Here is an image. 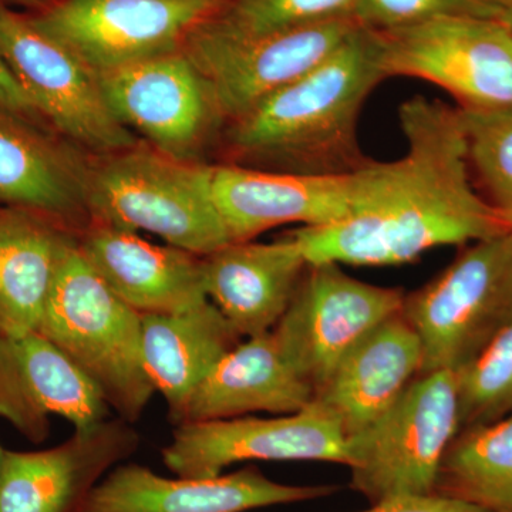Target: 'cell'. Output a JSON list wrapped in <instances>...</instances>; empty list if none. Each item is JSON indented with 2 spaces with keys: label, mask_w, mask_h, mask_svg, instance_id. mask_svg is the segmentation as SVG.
I'll return each mask as SVG.
<instances>
[{
  "label": "cell",
  "mask_w": 512,
  "mask_h": 512,
  "mask_svg": "<svg viewBox=\"0 0 512 512\" xmlns=\"http://www.w3.org/2000/svg\"><path fill=\"white\" fill-rule=\"evenodd\" d=\"M399 123L406 154L394 161L392 183L375 207L289 232L309 264L404 265L431 249L512 232L474 184L458 107L416 96L400 106Z\"/></svg>",
  "instance_id": "6da1fadb"
},
{
  "label": "cell",
  "mask_w": 512,
  "mask_h": 512,
  "mask_svg": "<svg viewBox=\"0 0 512 512\" xmlns=\"http://www.w3.org/2000/svg\"><path fill=\"white\" fill-rule=\"evenodd\" d=\"M383 80L379 33L359 25L311 72L227 123L222 164L318 177L363 170L373 160L360 147L357 124Z\"/></svg>",
  "instance_id": "7a4b0ae2"
},
{
  "label": "cell",
  "mask_w": 512,
  "mask_h": 512,
  "mask_svg": "<svg viewBox=\"0 0 512 512\" xmlns=\"http://www.w3.org/2000/svg\"><path fill=\"white\" fill-rule=\"evenodd\" d=\"M214 165L137 146L89 161L92 222L150 232L168 245L207 256L229 244L212 185Z\"/></svg>",
  "instance_id": "3957f363"
},
{
  "label": "cell",
  "mask_w": 512,
  "mask_h": 512,
  "mask_svg": "<svg viewBox=\"0 0 512 512\" xmlns=\"http://www.w3.org/2000/svg\"><path fill=\"white\" fill-rule=\"evenodd\" d=\"M39 332L100 390L120 419L134 424L154 390L141 349V315L121 301L84 259L77 235L67 245Z\"/></svg>",
  "instance_id": "277c9868"
},
{
  "label": "cell",
  "mask_w": 512,
  "mask_h": 512,
  "mask_svg": "<svg viewBox=\"0 0 512 512\" xmlns=\"http://www.w3.org/2000/svg\"><path fill=\"white\" fill-rule=\"evenodd\" d=\"M421 373H456L512 323V232L468 244L436 278L404 295Z\"/></svg>",
  "instance_id": "5b68a950"
},
{
  "label": "cell",
  "mask_w": 512,
  "mask_h": 512,
  "mask_svg": "<svg viewBox=\"0 0 512 512\" xmlns=\"http://www.w3.org/2000/svg\"><path fill=\"white\" fill-rule=\"evenodd\" d=\"M458 433L456 375L420 373L379 419L348 437L350 487L372 504L434 494Z\"/></svg>",
  "instance_id": "8992f818"
},
{
  "label": "cell",
  "mask_w": 512,
  "mask_h": 512,
  "mask_svg": "<svg viewBox=\"0 0 512 512\" xmlns=\"http://www.w3.org/2000/svg\"><path fill=\"white\" fill-rule=\"evenodd\" d=\"M0 57L46 126L74 147L106 156L137 146L111 114L97 74L72 50L37 28L30 13L0 0Z\"/></svg>",
  "instance_id": "52a82bcc"
},
{
  "label": "cell",
  "mask_w": 512,
  "mask_h": 512,
  "mask_svg": "<svg viewBox=\"0 0 512 512\" xmlns=\"http://www.w3.org/2000/svg\"><path fill=\"white\" fill-rule=\"evenodd\" d=\"M396 163L345 175H298L214 165L215 202L232 242L252 241L281 225L328 227L365 214L392 183Z\"/></svg>",
  "instance_id": "ba28073f"
},
{
  "label": "cell",
  "mask_w": 512,
  "mask_h": 512,
  "mask_svg": "<svg viewBox=\"0 0 512 512\" xmlns=\"http://www.w3.org/2000/svg\"><path fill=\"white\" fill-rule=\"evenodd\" d=\"M377 33L386 79L412 77L436 84L458 101V109L512 107L508 16L436 19Z\"/></svg>",
  "instance_id": "9c48e42d"
},
{
  "label": "cell",
  "mask_w": 512,
  "mask_h": 512,
  "mask_svg": "<svg viewBox=\"0 0 512 512\" xmlns=\"http://www.w3.org/2000/svg\"><path fill=\"white\" fill-rule=\"evenodd\" d=\"M111 114L165 156L205 163L227 120L184 50L97 74Z\"/></svg>",
  "instance_id": "30bf717a"
},
{
  "label": "cell",
  "mask_w": 512,
  "mask_h": 512,
  "mask_svg": "<svg viewBox=\"0 0 512 512\" xmlns=\"http://www.w3.org/2000/svg\"><path fill=\"white\" fill-rule=\"evenodd\" d=\"M228 0H52L30 13L37 28L72 50L94 73L184 49Z\"/></svg>",
  "instance_id": "8fae6325"
},
{
  "label": "cell",
  "mask_w": 512,
  "mask_h": 512,
  "mask_svg": "<svg viewBox=\"0 0 512 512\" xmlns=\"http://www.w3.org/2000/svg\"><path fill=\"white\" fill-rule=\"evenodd\" d=\"M357 26L356 20H336L241 33L212 19L188 37L183 50L210 83L229 123L269 94L315 69Z\"/></svg>",
  "instance_id": "7c38bea8"
},
{
  "label": "cell",
  "mask_w": 512,
  "mask_h": 512,
  "mask_svg": "<svg viewBox=\"0 0 512 512\" xmlns=\"http://www.w3.org/2000/svg\"><path fill=\"white\" fill-rule=\"evenodd\" d=\"M404 295L402 289L353 278L335 262L309 264L272 332L316 394L363 336L402 312Z\"/></svg>",
  "instance_id": "4fadbf2b"
},
{
  "label": "cell",
  "mask_w": 512,
  "mask_h": 512,
  "mask_svg": "<svg viewBox=\"0 0 512 512\" xmlns=\"http://www.w3.org/2000/svg\"><path fill=\"white\" fill-rule=\"evenodd\" d=\"M178 477H215L247 461H322L348 467V439L338 421L309 404L282 416H244L175 426L161 451Z\"/></svg>",
  "instance_id": "5bb4252c"
},
{
  "label": "cell",
  "mask_w": 512,
  "mask_h": 512,
  "mask_svg": "<svg viewBox=\"0 0 512 512\" xmlns=\"http://www.w3.org/2000/svg\"><path fill=\"white\" fill-rule=\"evenodd\" d=\"M138 446L133 424L116 416L74 431L49 450H6L0 512H80L96 485Z\"/></svg>",
  "instance_id": "9a60e30c"
},
{
  "label": "cell",
  "mask_w": 512,
  "mask_h": 512,
  "mask_svg": "<svg viewBox=\"0 0 512 512\" xmlns=\"http://www.w3.org/2000/svg\"><path fill=\"white\" fill-rule=\"evenodd\" d=\"M333 485L276 483L247 467L215 477L168 478L141 464H119L107 474L80 512H248L316 500Z\"/></svg>",
  "instance_id": "2e32d148"
},
{
  "label": "cell",
  "mask_w": 512,
  "mask_h": 512,
  "mask_svg": "<svg viewBox=\"0 0 512 512\" xmlns=\"http://www.w3.org/2000/svg\"><path fill=\"white\" fill-rule=\"evenodd\" d=\"M52 416L80 430L110 419L111 409L82 370L42 333H0V417L26 439L42 443Z\"/></svg>",
  "instance_id": "e0dca14e"
},
{
  "label": "cell",
  "mask_w": 512,
  "mask_h": 512,
  "mask_svg": "<svg viewBox=\"0 0 512 512\" xmlns=\"http://www.w3.org/2000/svg\"><path fill=\"white\" fill-rule=\"evenodd\" d=\"M50 130L0 104V207L36 212L79 235L92 224L89 161Z\"/></svg>",
  "instance_id": "ac0fdd59"
},
{
  "label": "cell",
  "mask_w": 512,
  "mask_h": 512,
  "mask_svg": "<svg viewBox=\"0 0 512 512\" xmlns=\"http://www.w3.org/2000/svg\"><path fill=\"white\" fill-rule=\"evenodd\" d=\"M77 245L104 284L140 315L181 312L208 299L202 256L99 222L77 235Z\"/></svg>",
  "instance_id": "d6986e66"
},
{
  "label": "cell",
  "mask_w": 512,
  "mask_h": 512,
  "mask_svg": "<svg viewBox=\"0 0 512 512\" xmlns=\"http://www.w3.org/2000/svg\"><path fill=\"white\" fill-rule=\"evenodd\" d=\"M202 262L208 299L242 339L278 325L309 266L289 232L275 242H229Z\"/></svg>",
  "instance_id": "ffe728a7"
},
{
  "label": "cell",
  "mask_w": 512,
  "mask_h": 512,
  "mask_svg": "<svg viewBox=\"0 0 512 512\" xmlns=\"http://www.w3.org/2000/svg\"><path fill=\"white\" fill-rule=\"evenodd\" d=\"M421 366L420 340L403 313H396L342 357L312 403L338 421L348 439L379 419Z\"/></svg>",
  "instance_id": "44dd1931"
},
{
  "label": "cell",
  "mask_w": 512,
  "mask_h": 512,
  "mask_svg": "<svg viewBox=\"0 0 512 512\" xmlns=\"http://www.w3.org/2000/svg\"><path fill=\"white\" fill-rule=\"evenodd\" d=\"M315 390L286 356L272 330L242 339L192 394L183 423L301 412Z\"/></svg>",
  "instance_id": "7402d4cb"
},
{
  "label": "cell",
  "mask_w": 512,
  "mask_h": 512,
  "mask_svg": "<svg viewBox=\"0 0 512 512\" xmlns=\"http://www.w3.org/2000/svg\"><path fill=\"white\" fill-rule=\"evenodd\" d=\"M241 340L210 299L181 312L141 315L144 366L174 427L183 423L192 394Z\"/></svg>",
  "instance_id": "603a6c76"
},
{
  "label": "cell",
  "mask_w": 512,
  "mask_h": 512,
  "mask_svg": "<svg viewBox=\"0 0 512 512\" xmlns=\"http://www.w3.org/2000/svg\"><path fill=\"white\" fill-rule=\"evenodd\" d=\"M74 237L36 212L0 207V333L39 332L57 269Z\"/></svg>",
  "instance_id": "cb8c5ba5"
},
{
  "label": "cell",
  "mask_w": 512,
  "mask_h": 512,
  "mask_svg": "<svg viewBox=\"0 0 512 512\" xmlns=\"http://www.w3.org/2000/svg\"><path fill=\"white\" fill-rule=\"evenodd\" d=\"M434 494L490 512H512V414L458 433L444 456Z\"/></svg>",
  "instance_id": "d4e9b609"
},
{
  "label": "cell",
  "mask_w": 512,
  "mask_h": 512,
  "mask_svg": "<svg viewBox=\"0 0 512 512\" xmlns=\"http://www.w3.org/2000/svg\"><path fill=\"white\" fill-rule=\"evenodd\" d=\"M458 110L474 184L512 231V107Z\"/></svg>",
  "instance_id": "484cf974"
},
{
  "label": "cell",
  "mask_w": 512,
  "mask_h": 512,
  "mask_svg": "<svg viewBox=\"0 0 512 512\" xmlns=\"http://www.w3.org/2000/svg\"><path fill=\"white\" fill-rule=\"evenodd\" d=\"M457 380L460 431L512 414V323L463 369Z\"/></svg>",
  "instance_id": "4316f807"
},
{
  "label": "cell",
  "mask_w": 512,
  "mask_h": 512,
  "mask_svg": "<svg viewBox=\"0 0 512 512\" xmlns=\"http://www.w3.org/2000/svg\"><path fill=\"white\" fill-rule=\"evenodd\" d=\"M359 2L360 0H228L221 15L214 20L218 25L234 32H271L336 20H356Z\"/></svg>",
  "instance_id": "83f0119b"
},
{
  "label": "cell",
  "mask_w": 512,
  "mask_h": 512,
  "mask_svg": "<svg viewBox=\"0 0 512 512\" xmlns=\"http://www.w3.org/2000/svg\"><path fill=\"white\" fill-rule=\"evenodd\" d=\"M511 0H360L356 20L376 32L446 18H507Z\"/></svg>",
  "instance_id": "f1b7e54d"
},
{
  "label": "cell",
  "mask_w": 512,
  "mask_h": 512,
  "mask_svg": "<svg viewBox=\"0 0 512 512\" xmlns=\"http://www.w3.org/2000/svg\"><path fill=\"white\" fill-rule=\"evenodd\" d=\"M359 512H490L467 501L441 494L404 495L377 501Z\"/></svg>",
  "instance_id": "f546056e"
},
{
  "label": "cell",
  "mask_w": 512,
  "mask_h": 512,
  "mask_svg": "<svg viewBox=\"0 0 512 512\" xmlns=\"http://www.w3.org/2000/svg\"><path fill=\"white\" fill-rule=\"evenodd\" d=\"M0 104L45 124V121L40 119L35 107H33L28 94L20 87L18 80L10 72L6 63L3 62L2 57H0Z\"/></svg>",
  "instance_id": "4dcf8cb0"
},
{
  "label": "cell",
  "mask_w": 512,
  "mask_h": 512,
  "mask_svg": "<svg viewBox=\"0 0 512 512\" xmlns=\"http://www.w3.org/2000/svg\"><path fill=\"white\" fill-rule=\"evenodd\" d=\"M9 5L22 6L30 10V13L40 12L52 3V0H5Z\"/></svg>",
  "instance_id": "1f68e13d"
},
{
  "label": "cell",
  "mask_w": 512,
  "mask_h": 512,
  "mask_svg": "<svg viewBox=\"0 0 512 512\" xmlns=\"http://www.w3.org/2000/svg\"><path fill=\"white\" fill-rule=\"evenodd\" d=\"M6 450L0 446V467H2L3 458H5Z\"/></svg>",
  "instance_id": "d6a6232c"
},
{
  "label": "cell",
  "mask_w": 512,
  "mask_h": 512,
  "mask_svg": "<svg viewBox=\"0 0 512 512\" xmlns=\"http://www.w3.org/2000/svg\"><path fill=\"white\" fill-rule=\"evenodd\" d=\"M508 18H510L512 20V0H511V8H510V12H508Z\"/></svg>",
  "instance_id": "836d02e7"
}]
</instances>
